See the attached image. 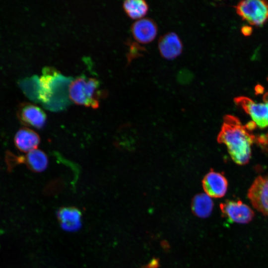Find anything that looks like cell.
I'll list each match as a JSON object with an SVG mask.
<instances>
[{
  "mask_svg": "<svg viewBox=\"0 0 268 268\" xmlns=\"http://www.w3.org/2000/svg\"><path fill=\"white\" fill-rule=\"evenodd\" d=\"M203 187L205 193L209 197L220 198L226 193L228 182L222 174L213 171L205 176L203 180Z\"/></svg>",
  "mask_w": 268,
  "mask_h": 268,
  "instance_id": "cell-12",
  "label": "cell"
},
{
  "mask_svg": "<svg viewBox=\"0 0 268 268\" xmlns=\"http://www.w3.org/2000/svg\"><path fill=\"white\" fill-rule=\"evenodd\" d=\"M10 166L11 165L24 163L31 171L41 172L44 171L48 164V158L47 155L42 150L34 149L27 153L23 156H17L9 154Z\"/></svg>",
  "mask_w": 268,
  "mask_h": 268,
  "instance_id": "cell-11",
  "label": "cell"
},
{
  "mask_svg": "<svg viewBox=\"0 0 268 268\" xmlns=\"http://www.w3.org/2000/svg\"><path fill=\"white\" fill-rule=\"evenodd\" d=\"M234 101L250 116L257 126L261 129L268 127V101L256 103L243 96L237 97Z\"/></svg>",
  "mask_w": 268,
  "mask_h": 268,
  "instance_id": "cell-6",
  "label": "cell"
},
{
  "mask_svg": "<svg viewBox=\"0 0 268 268\" xmlns=\"http://www.w3.org/2000/svg\"><path fill=\"white\" fill-rule=\"evenodd\" d=\"M255 142L264 149H268V133L256 136Z\"/></svg>",
  "mask_w": 268,
  "mask_h": 268,
  "instance_id": "cell-18",
  "label": "cell"
},
{
  "mask_svg": "<svg viewBox=\"0 0 268 268\" xmlns=\"http://www.w3.org/2000/svg\"><path fill=\"white\" fill-rule=\"evenodd\" d=\"M158 49L163 58L167 60H173L182 54L183 45L177 33L169 32L163 34L159 38Z\"/></svg>",
  "mask_w": 268,
  "mask_h": 268,
  "instance_id": "cell-9",
  "label": "cell"
},
{
  "mask_svg": "<svg viewBox=\"0 0 268 268\" xmlns=\"http://www.w3.org/2000/svg\"><path fill=\"white\" fill-rule=\"evenodd\" d=\"M222 215L228 220L237 223L246 224L253 219L254 211L241 201L228 200L220 205Z\"/></svg>",
  "mask_w": 268,
  "mask_h": 268,
  "instance_id": "cell-5",
  "label": "cell"
},
{
  "mask_svg": "<svg viewBox=\"0 0 268 268\" xmlns=\"http://www.w3.org/2000/svg\"><path fill=\"white\" fill-rule=\"evenodd\" d=\"M57 218L63 229L67 231L76 230L81 225V212L75 207L60 208L57 212Z\"/></svg>",
  "mask_w": 268,
  "mask_h": 268,
  "instance_id": "cell-13",
  "label": "cell"
},
{
  "mask_svg": "<svg viewBox=\"0 0 268 268\" xmlns=\"http://www.w3.org/2000/svg\"><path fill=\"white\" fill-rule=\"evenodd\" d=\"M19 84L26 96L32 100L38 101V79L36 76L23 79Z\"/></svg>",
  "mask_w": 268,
  "mask_h": 268,
  "instance_id": "cell-17",
  "label": "cell"
},
{
  "mask_svg": "<svg viewBox=\"0 0 268 268\" xmlns=\"http://www.w3.org/2000/svg\"><path fill=\"white\" fill-rule=\"evenodd\" d=\"M123 7L130 18L136 20L144 18L149 10L148 4L144 0H125Z\"/></svg>",
  "mask_w": 268,
  "mask_h": 268,
  "instance_id": "cell-16",
  "label": "cell"
},
{
  "mask_svg": "<svg viewBox=\"0 0 268 268\" xmlns=\"http://www.w3.org/2000/svg\"><path fill=\"white\" fill-rule=\"evenodd\" d=\"M236 11L251 24L262 26L268 19V1L246 0L240 1Z\"/></svg>",
  "mask_w": 268,
  "mask_h": 268,
  "instance_id": "cell-3",
  "label": "cell"
},
{
  "mask_svg": "<svg viewBox=\"0 0 268 268\" xmlns=\"http://www.w3.org/2000/svg\"><path fill=\"white\" fill-rule=\"evenodd\" d=\"M131 31L134 39L137 43L147 44L156 38L158 26L154 20L144 17L134 21L131 27Z\"/></svg>",
  "mask_w": 268,
  "mask_h": 268,
  "instance_id": "cell-8",
  "label": "cell"
},
{
  "mask_svg": "<svg viewBox=\"0 0 268 268\" xmlns=\"http://www.w3.org/2000/svg\"><path fill=\"white\" fill-rule=\"evenodd\" d=\"M252 132L236 117H224L218 140L226 145L231 158L239 165L248 163L251 158V147L256 138Z\"/></svg>",
  "mask_w": 268,
  "mask_h": 268,
  "instance_id": "cell-1",
  "label": "cell"
},
{
  "mask_svg": "<svg viewBox=\"0 0 268 268\" xmlns=\"http://www.w3.org/2000/svg\"><path fill=\"white\" fill-rule=\"evenodd\" d=\"M18 117L22 124L38 129L44 127L47 120L44 111L38 106L30 103L21 105L18 111Z\"/></svg>",
  "mask_w": 268,
  "mask_h": 268,
  "instance_id": "cell-10",
  "label": "cell"
},
{
  "mask_svg": "<svg viewBox=\"0 0 268 268\" xmlns=\"http://www.w3.org/2000/svg\"><path fill=\"white\" fill-rule=\"evenodd\" d=\"M241 31L245 36H249L252 32V28L248 26H244L242 28Z\"/></svg>",
  "mask_w": 268,
  "mask_h": 268,
  "instance_id": "cell-19",
  "label": "cell"
},
{
  "mask_svg": "<svg viewBox=\"0 0 268 268\" xmlns=\"http://www.w3.org/2000/svg\"><path fill=\"white\" fill-rule=\"evenodd\" d=\"M264 89L263 86L258 85L255 88V91L257 94H261L263 92Z\"/></svg>",
  "mask_w": 268,
  "mask_h": 268,
  "instance_id": "cell-20",
  "label": "cell"
},
{
  "mask_svg": "<svg viewBox=\"0 0 268 268\" xmlns=\"http://www.w3.org/2000/svg\"><path fill=\"white\" fill-rule=\"evenodd\" d=\"M99 80L85 75L77 77L70 83L69 97L74 103L86 107L97 108L100 99L103 96Z\"/></svg>",
  "mask_w": 268,
  "mask_h": 268,
  "instance_id": "cell-2",
  "label": "cell"
},
{
  "mask_svg": "<svg viewBox=\"0 0 268 268\" xmlns=\"http://www.w3.org/2000/svg\"><path fill=\"white\" fill-rule=\"evenodd\" d=\"M213 202L211 198L206 193L196 195L192 202L193 213L200 218H206L211 213Z\"/></svg>",
  "mask_w": 268,
  "mask_h": 268,
  "instance_id": "cell-15",
  "label": "cell"
},
{
  "mask_svg": "<svg viewBox=\"0 0 268 268\" xmlns=\"http://www.w3.org/2000/svg\"><path fill=\"white\" fill-rule=\"evenodd\" d=\"M253 207L268 217V174L257 177L248 192Z\"/></svg>",
  "mask_w": 268,
  "mask_h": 268,
  "instance_id": "cell-4",
  "label": "cell"
},
{
  "mask_svg": "<svg viewBox=\"0 0 268 268\" xmlns=\"http://www.w3.org/2000/svg\"><path fill=\"white\" fill-rule=\"evenodd\" d=\"M40 141L39 135L28 128H22L15 134L14 142L16 147L22 152H30L37 149Z\"/></svg>",
  "mask_w": 268,
  "mask_h": 268,
  "instance_id": "cell-14",
  "label": "cell"
},
{
  "mask_svg": "<svg viewBox=\"0 0 268 268\" xmlns=\"http://www.w3.org/2000/svg\"><path fill=\"white\" fill-rule=\"evenodd\" d=\"M157 262L156 261V260H152V262H151V263L149 264L147 266H146V267L147 268H157Z\"/></svg>",
  "mask_w": 268,
  "mask_h": 268,
  "instance_id": "cell-21",
  "label": "cell"
},
{
  "mask_svg": "<svg viewBox=\"0 0 268 268\" xmlns=\"http://www.w3.org/2000/svg\"><path fill=\"white\" fill-rule=\"evenodd\" d=\"M60 76L59 71L55 68L46 67L43 69L42 74L38 79V101L49 109L53 101L54 86Z\"/></svg>",
  "mask_w": 268,
  "mask_h": 268,
  "instance_id": "cell-7",
  "label": "cell"
}]
</instances>
